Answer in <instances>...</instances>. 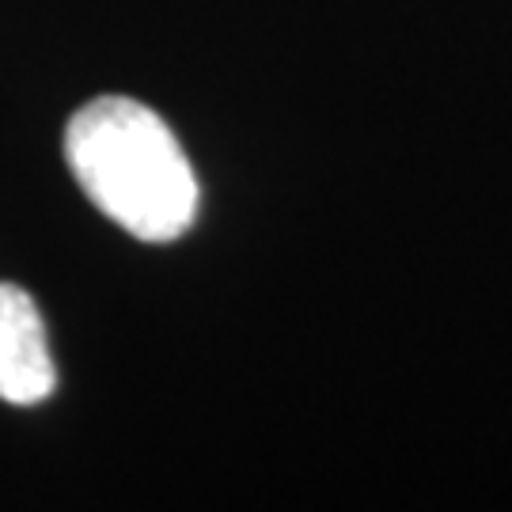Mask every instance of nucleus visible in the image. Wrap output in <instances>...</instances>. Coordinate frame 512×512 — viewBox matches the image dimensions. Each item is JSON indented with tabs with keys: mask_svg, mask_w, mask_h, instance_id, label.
Wrapping results in <instances>:
<instances>
[{
	"mask_svg": "<svg viewBox=\"0 0 512 512\" xmlns=\"http://www.w3.org/2000/svg\"><path fill=\"white\" fill-rule=\"evenodd\" d=\"M65 160L95 209L145 243H171L198 217V179L183 145L137 99L103 95L76 110Z\"/></svg>",
	"mask_w": 512,
	"mask_h": 512,
	"instance_id": "obj_1",
	"label": "nucleus"
},
{
	"mask_svg": "<svg viewBox=\"0 0 512 512\" xmlns=\"http://www.w3.org/2000/svg\"><path fill=\"white\" fill-rule=\"evenodd\" d=\"M57 368L35 300L0 281V399L35 406L54 395Z\"/></svg>",
	"mask_w": 512,
	"mask_h": 512,
	"instance_id": "obj_2",
	"label": "nucleus"
}]
</instances>
